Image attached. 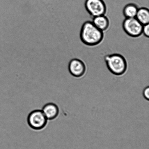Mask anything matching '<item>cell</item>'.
<instances>
[{"label": "cell", "mask_w": 149, "mask_h": 149, "mask_svg": "<svg viewBox=\"0 0 149 149\" xmlns=\"http://www.w3.org/2000/svg\"><path fill=\"white\" fill-rule=\"evenodd\" d=\"M42 110L48 120L55 119L59 113V108L53 103L47 104L43 106Z\"/></svg>", "instance_id": "obj_7"}, {"label": "cell", "mask_w": 149, "mask_h": 149, "mask_svg": "<svg viewBox=\"0 0 149 149\" xmlns=\"http://www.w3.org/2000/svg\"><path fill=\"white\" fill-rule=\"evenodd\" d=\"M104 59L108 69L114 75L122 76L126 72L128 64L123 55L118 53L111 54L106 55Z\"/></svg>", "instance_id": "obj_2"}, {"label": "cell", "mask_w": 149, "mask_h": 149, "mask_svg": "<svg viewBox=\"0 0 149 149\" xmlns=\"http://www.w3.org/2000/svg\"><path fill=\"white\" fill-rule=\"evenodd\" d=\"M80 37L84 45L89 46H94L103 41L104 34L103 32L98 29L92 21L87 20L81 26Z\"/></svg>", "instance_id": "obj_1"}, {"label": "cell", "mask_w": 149, "mask_h": 149, "mask_svg": "<svg viewBox=\"0 0 149 149\" xmlns=\"http://www.w3.org/2000/svg\"><path fill=\"white\" fill-rule=\"evenodd\" d=\"M143 96L146 100H149V87H147L144 89L143 92Z\"/></svg>", "instance_id": "obj_12"}, {"label": "cell", "mask_w": 149, "mask_h": 149, "mask_svg": "<svg viewBox=\"0 0 149 149\" xmlns=\"http://www.w3.org/2000/svg\"><path fill=\"white\" fill-rule=\"evenodd\" d=\"M138 9L136 4L130 3L127 4L124 7L123 13L125 18H134L136 17Z\"/></svg>", "instance_id": "obj_9"}, {"label": "cell", "mask_w": 149, "mask_h": 149, "mask_svg": "<svg viewBox=\"0 0 149 149\" xmlns=\"http://www.w3.org/2000/svg\"><path fill=\"white\" fill-rule=\"evenodd\" d=\"M143 25L136 17L125 18L122 23L125 33L132 38H138L143 34Z\"/></svg>", "instance_id": "obj_3"}, {"label": "cell", "mask_w": 149, "mask_h": 149, "mask_svg": "<svg viewBox=\"0 0 149 149\" xmlns=\"http://www.w3.org/2000/svg\"><path fill=\"white\" fill-rule=\"evenodd\" d=\"M48 120L42 110H36L31 112L27 118L29 126L35 130H41L46 127Z\"/></svg>", "instance_id": "obj_4"}, {"label": "cell", "mask_w": 149, "mask_h": 149, "mask_svg": "<svg viewBox=\"0 0 149 149\" xmlns=\"http://www.w3.org/2000/svg\"><path fill=\"white\" fill-rule=\"evenodd\" d=\"M143 34L146 37H149V24L144 25L143 26Z\"/></svg>", "instance_id": "obj_11"}, {"label": "cell", "mask_w": 149, "mask_h": 149, "mask_svg": "<svg viewBox=\"0 0 149 149\" xmlns=\"http://www.w3.org/2000/svg\"><path fill=\"white\" fill-rule=\"evenodd\" d=\"M84 6L88 13L93 17L105 15L107 11L103 0H86Z\"/></svg>", "instance_id": "obj_5"}, {"label": "cell", "mask_w": 149, "mask_h": 149, "mask_svg": "<svg viewBox=\"0 0 149 149\" xmlns=\"http://www.w3.org/2000/svg\"><path fill=\"white\" fill-rule=\"evenodd\" d=\"M136 18L143 25L149 24V10L146 7L139 8Z\"/></svg>", "instance_id": "obj_10"}, {"label": "cell", "mask_w": 149, "mask_h": 149, "mask_svg": "<svg viewBox=\"0 0 149 149\" xmlns=\"http://www.w3.org/2000/svg\"><path fill=\"white\" fill-rule=\"evenodd\" d=\"M70 73L73 76L80 78L86 73L87 68L84 62L78 58H74L71 60L68 66Z\"/></svg>", "instance_id": "obj_6"}, {"label": "cell", "mask_w": 149, "mask_h": 149, "mask_svg": "<svg viewBox=\"0 0 149 149\" xmlns=\"http://www.w3.org/2000/svg\"><path fill=\"white\" fill-rule=\"evenodd\" d=\"M92 22L98 29L103 32L107 30L110 26L109 19L105 15L93 17Z\"/></svg>", "instance_id": "obj_8"}]
</instances>
